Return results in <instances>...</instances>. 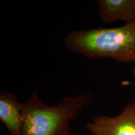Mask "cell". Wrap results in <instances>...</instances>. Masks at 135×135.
<instances>
[{
	"instance_id": "6da1fadb",
	"label": "cell",
	"mask_w": 135,
	"mask_h": 135,
	"mask_svg": "<svg viewBox=\"0 0 135 135\" xmlns=\"http://www.w3.org/2000/svg\"><path fill=\"white\" fill-rule=\"evenodd\" d=\"M69 50L88 58H109L135 63V21L114 28L70 32L64 38Z\"/></svg>"
},
{
	"instance_id": "7a4b0ae2",
	"label": "cell",
	"mask_w": 135,
	"mask_h": 135,
	"mask_svg": "<svg viewBox=\"0 0 135 135\" xmlns=\"http://www.w3.org/2000/svg\"><path fill=\"white\" fill-rule=\"evenodd\" d=\"M94 98L92 92L66 97L55 106H48L35 92L24 103L20 135H70V121L81 113Z\"/></svg>"
},
{
	"instance_id": "3957f363",
	"label": "cell",
	"mask_w": 135,
	"mask_h": 135,
	"mask_svg": "<svg viewBox=\"0 0 135 135\" xmlns=\"http://www.w3.org/2000/svg\"><path fill=\"white\" fill-rule=\"evenodd\" d=\"M92 135H135V103H129L118 116H99L86 124Z\"/></svg>"
},
{
	"instance_id": "277c9868",
	"label": "cell",
	"mask_w": 135,
	"mask_h": 135,
	"mask_svg": "<svg viewBox=\"0 0 135 135\" xmlns=\"http://www.w3.org/2000/svg\"><path fill=\"white\" fill-rule=\"evenodd\" d=\"M24 103L14 94L3 91L0 93V119L11 135H20L23 121Z\"/></svg>"
},
{
	"instance_id": "5b68a950",
	"label": "cell",
	"mask_w": 135,
	"mask_h": 135,
	"mask_svg": "<svg viewBox=\"0 0 135 135\" xmlns=\"http://www.w3.org/2000/svg\"><path fill=\"white\" fill-rule=\"evenodd\" d=\"M98 14L104 23L135 21V0H98Z\"/></svg>"
},
{
	"instance_id": "8992f818",
	"label": "cell",
	"mask_w": 135,
	"mask_h": 135,
	"mask_svg": "<svg viewBox=\"0 0 135 135\" xmlns=\"http://www.w3.org/2000/svg\"><path fill=\"white\" fill-rule=\"evenodd\" d=\"M133 75L134 76V78H135V65L133 66Z\"/></svg>"
}]
</instances>
